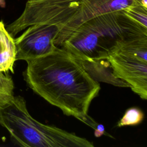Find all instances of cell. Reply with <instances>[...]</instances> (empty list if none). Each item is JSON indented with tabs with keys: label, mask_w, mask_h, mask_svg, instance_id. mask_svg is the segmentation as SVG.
<instances>
[{
	"label": "cell",
	"mask_w": 147,
	"mask_h": 147,
	"mask_svg": "<svg viewBox=\"0 0 147 147\" xmlns=\"http://www.w3.org/2000/svg\"><path fill=\"white\" fill-rule=\"evenodd\" d=\"M24 80L37 94L95 129L97 123L88 115L92 100L100 90L99 83L82 61L65 49L56 47L51 53L26 61Z\"/></svg>",
	"instance_id": "cell-1"
},
{
	"label": "cell",
	"mask_w": 147,
	"mask_h": 147,
	"mask_svg": "<svg viewBox=\"0 0 147 147\" xmlns=\"http://www.w3.org/2000/svg\"><path fill=\"white\" fill-rule=\"evenodd\" d=\"M138 3L142 0H28L20 16L6 29L14 37L34 24L55 25L59 29L55 41L58 47L84 22Z\"/></svg>",
	"instance_id": "cell-2"
},
{
	"label": "cell",
	"mask_w": 147,
	"mask_h": 147,
	"mask_svg": "<svg viewBox=\"0 0 147 147\" xmlns=\"http://www.w3.org/2000/svg\"><path fill=\"white\" fill-rule=\"evenodd\" d=\"M145 36H147V28L122 10L84 22L60 46L81 61L107 60L123 44Z\"/></svg>",
	"instance_id": "cell-3"
},
{
	"label": "cell",
	"mask_w": 147,
	"mask_h": 147,
	"mask_svg": "<svg viewBox=\"0 0 147 147\" xmlns=\"http://www.w3.org/2000/svg\"><path fill=\"white\" fill-rule=\"evenodd\" d=\"M2 126L9 131L13 141L24 147H94L92 142L74 133L34 119L26 107L25 99L14 96L0 107Z\"/></svg>",
	"instance_id": "cell-4"
},
{
	"label": "cell",
	"mask_w": 147,
	"mask_h": 147,
	"mask_svg": "<svg viewBox=\"0 0 147 147\" xmlns=\"http://www.w3.org/2000/svg\"><path fill=\"white\" fill-rule=\"evenodd\" d=\"M14 39L16 48V60L28 61L48 55L57 46L55 41L59 29L55 25L39 24L28 26Z\"/></svg>",
	"instance_id": "cell-5"
},
{
	"label": "cell",
	"mask_w": 147,
	"mask_h": 147,
	"mask_svg": "<svg viewBox=\"0 0 147 147\" xmlns=\"http://www.w3.org/2000/svg\"><path fill=\"white\" fill-rule=\"evenodd\" d=\"M114 75L129 84L140 97L147 99V61L135 57L114 52L107 59Z\"/></svg>",
	"instance_id": "cell-6"
},
{
	"label": "cell",
	"mask_w": 147,
	"mask_h": 147,
	"mask_svg": "<svg viewBox=\"0 0 147 147\" xmlns=\"http://www.w3.org/2000/svg\"><path fill=\"white\" fill-rule=\"evenodd\" d=\"M16 48L14 38L7 31L3 22L0 21V72H14Z\"/></svg>",
	"instance_id": "cell-7"
},
{
	"label": "cell",
	"mask_w": 147,
	"mask_h": 147,
	"mask_svg": "<svg viewBox=\"0 0 147 147\" xmlns=\"http://www.w3.org/2000/svg\"><path fill=\"white\" fill-rule=\"evenodd\" d=\"M82 61L86 69L95 80L105 82L116 86L130 87L126 82L114 75L107 60Z\"/></svg>",
	"instance_id": "cell-8"
},
{
	"label": "cell",
	"mask_w": 147,
	"mask_h": 147,
	"mask_svg": "<svg viewBox=\"0 0 147 147\" xmlns=\"http://www.w3.org/2000/svg\"><path fill=\"white\" fill-rule=\"evenodd\" d=\"M14 85L12 78L5 72H0V107L9 103L14 98Z\"/></svg>",
	"instance_id": "cell-9"
},
{
	"label": "cell",
	"mask_w": 147,
	"mask_h": 147,
	"mask_svg": "<svg viewBox=\"0 0 147 147\" xmlns=\"http://www.w3.org/2000/svg\"><path fill=\"white\" fill-rule=\"evenodd\" d=\"M124 13L143 27L147 28V7L141 3L131 5L125 9Z\"/></svg>",
	"instance_id": "cell-10"
},
{
	"label": "cell",
	"mask_w": 147,
	"mask_h": 147,
	"mask_svg": "<svg viewBox=\"0 0 147 147\" xmlns=\"http://www.w3.org/2000/svg\"><path fill=\"white\" fill-rule=\"evenodd\" d=\"M144 117L143 112L138 107H130L127 109L118 122L117 126L122 127L125 126H134L140 123Z\"/></svg>",
	"instance_id": "cell-11"
},
{
	"label": "cell",
	"mask_w": 147,
	"mask_h": 147,
	"mask_svg": "<svg viewBox=\"0 0 147 147\" xmlns=\"http://www.w3.org/2000/svg\"><path fill=\"white\" fill-rule=\"evenodd\" d=\"M94 136L96 137H100L102 135H106L113 138L110 134H107L105 130V127L102 124H97L96 127L94 129Z\"/></svg>",
	"instance_id": "cell-12"
},
{
	"label": "cell",
	"mask_w": 147,
	"mask_h": 147,
	"mask_svg": "<svg viewBox=\"0 0 147 147\" xmlns=\"http://www.w3.org/2000/svg\"><path fill=\"white\" fill-rule=\"evenodd\" d=\"M6 5L5 0H0V7H5Z\"/></svg>",
	"instance_id": "cell-13"
},
{
	"label": "cell",
	"mask_w": 147,
	"mask_h": 147,
	"mask_svg": "<svg viewBox=\"0 0 147 147\" xmlns=\"http://www.w3.org/2000/svg\"><path fill=\"white\" fill-rule=\"evenodd\" d=\"M1 125V117H0V125Z\"/></svg>",
	"instance_id": "cell-14"
}]
</instances>
